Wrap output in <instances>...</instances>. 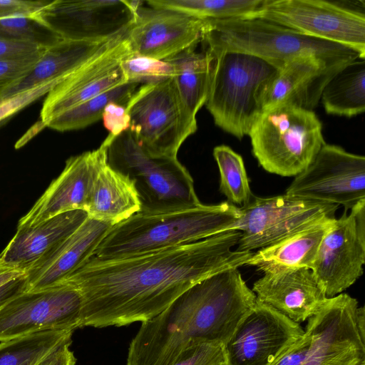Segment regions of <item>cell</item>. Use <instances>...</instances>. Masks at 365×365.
Wrapping results in <instances>:
<instances>
[{"label":"cell","mask_w":365,"mask_h":365,"mask_svg":"<svg viewBox=\"0 0 365 365\" xmlns=\"http://www.w3.org/2000/svg\"><path fill=\"white\" fill-rule=\"evenodd\" d=\"M241 234L230 230L131 257L89 259L61 284L75 287L81 295V327L142 323L199 281L245 265L254 252L233 250Z\"/></svg>","instance_id":"cell-1"},{"label":"cell","mask_w":365,"mask_h":365,"mask_svg":"<svg viewBox=\"0 0 365 365\" xmlns=\"http://www.w3.org/2000/svg\"><path fill=\"white\" fill-rule=\"evenodd\" d=\"M256 303L238 268L215 273L141 323L130 343L127 365H173L194 342L225 344Z\"/></svg>","instance_id":"cell-2"},{"label":"cell","mask_w":365,"mask_h":365,"mask_svg":"<svg viewBox=\"0 0 365 365\" xmlns=\"http://www.w3.org/2000/svg\"><path fill=\"white\" fill-rule=\"evenodd\" d=\"M240 214L227 201L165 213L138 212L113 225L90 259H116L196 242L232 230Z\"/></svg>","instance_id":"cell-3"},{"label":"cell","mask_w":365,"mask_h":365,"mask_svg":"<svg viewBox=\"0 0 365 365\" xmlns=\"http://www.w3.org/2000/svg\"><path fill=\"white\" fill-rule=\"evenodd\" d=\"M205 21L202 41L206 48L252 55L277 69L300 56H314L331 63L361 58L356 51L344 45L307 36L260 19Z\"/></svg>","instance_id":"cell-4"},{"label":"cell","mask_w":365,"mask_h":365,"mask_svg":"<svg viewBox=\"0 0 365 365\" xmlns=\"http://www.w3.org/2000/svg\"><path fill=\"white\" fill-rule=\"evenodd\" d=\"M108 136L107 163L133 182L140 202L139 212L165 213L202 204L192 178L177 157L152 155L130 129Z\"/></svg>","instance_id":"cell-5"},{"label":"cell","mask_w":365,"mask_h":365,"mask_svg":"<svg viewBox=\"0 0 365 365\" xmlns=\"http://www.w3.org/2000/svg\"><path fill=\"white\" fill-rule=\"evenodd\" d=\"M205 106L217 126L242 139L263 111L262 96L277 68L252 55L212 51Z\"/></svg>","instance_id":"cell-6"},{"label":"cell","mask_w":365,"mask_h":365,"mask_svg":"<svg viewBox=\"0 0 365 365\" xmlns=\"http://www.w3.org/2000/svg\"><path fill=\"white\" fill-rule=\"evenodd\" d=\"M248 135L259 165L283 177L302 173L326 143L315 113L287 104L263 110Z\"/></svg>","instance_id":"cell-7"},{"label":"cell","mask_w":365,"mask_h":365,"mask_svg":"<svg viewBox=\"0 0 365 365\" xmlns=\"http://www.w3.org/2000/svg\"><path fill=\"white\" fill-rule=\"evenodd\" d=\"M364 1L265 0L257 19L339 43L365 59Z\"/></svg>","instance_id":"cell-8"},{"label":"cell","mask_w":365,"mask_h":365,"mask_svg":"<svg viewBox=\"0 0 365 365\" xmlns=\"http://www.w3.org/2000/svg\"><path fill=\"white\" fill-rule=\"evenodd\" d=\"M125 108L130 130L154 156L177 157L182 144L197 129V119L183 106L173 78L140 85Z\"/></svg>","instance_id":"cell-9"},{"label":"cell","mask_w":365,"mask_h":365,"mask_svg":"<svg viewBox=\"0 0 365 365\" xmlns=\"http://www.w3.org/2000/svg\"><path fill=\"white\" fill-rule=\"evenodd\" d=\"M339 205L282 195L253 196L240 208L232 230L241 232L237 251L252 252L274 245L307 228L336 219Z\"/></svg>","instance_id":"cell-10"},{"label":"cell","mask_w":365,"mask_h":365,"mask_svg":"<svg viewBox=\"0 0 365 365\" xmlns=\"http://www.w3.org/2000/svg\"><path fill=\"white\" fill-rule=\"evenodd\" d=\"M143 1L53 0L32 15L62 39L99 42L125 34Z\"/></svg>","instance_id":"cell-11"},{"label":"cell","mask_w":365,"mask_h":365,"mask_svg":"<svg viewBox=\"0 0 365 365\" xmlns=\"http://www.w3.org/2000/svg\"><path fill=\"white\" fill-rule=\"evenodd\" d=\"M285 194L351 210L365 200V158L325 143Z\"/></svg>","instance_id":"cell-12"},{"label":"cell","mask_w":365,"mask_h":365,"mask_svg":"<svg viewBox=\"0 0 365 365\" xmlns=\"http://www.w3.org/2000/svg\"><path fill=\"white\" fill-rule=\"evenodd\" d=\"M365 263V200L335 219L323 237L311 267L327 298L351 287Z\"/></svg>","instance_id":"cell-13"},{"label":"cell","mask_w":365,"mask_h":365,"mask_svg":"<svg viewBox=\"0 0 365 365\" xmlns=\"http://www.w3.org/2000/svg\"><path fill=\"white\" fill-rule=\"evenodd\" d=\"M81 309L80 292L66 284L24 292L0 308V341L43 330L74 331Z\"/></svg>","instance_id":"cell-14"},{"label":"cell","mask_w":365,"mask_h":365,"mask_svg":"<svg viewBox=\"0 0 365 365\" xmlns=\"http://www.w3.org/2000/svg\"><path fill=\"white\" fill-rule=\"evenodd\" d=\"M358 302L347 294L329 298L309 319L310 343L300 365H359L365 361V339L356 323Z\"/></svg>","instance_id":"cell-15"},{"label":"cell","mask_w":365,"mask_h":365,"mask_svg":"<svg viewBox=\"0 0 365 365\" xmlns=\"http://www.w3.org/2000/svg\"><path fill=\"white\" fill-rule=\"evenodd\" d=\"M304 334L275 309L257 300L225 344L228 365H272Z\"/></svg>","instance_id":"cell-16"},{"label":"cell","mask_w":365,"mask_h":365,"mask_svg":"<svg viewBox=\"0 0 365 365\" xmlns=\"http://www.w3.org/2000/svg\"><path fill=\"white\" fill-rule=\"evenodd\" d=\"M125 33L113 39L46 94L40 113L44 126L64 111L127 83L121 62L132 51Z\"/></svg>","instance_id":"cell-17"},{"label":"cell","mask_w":365,"mask_h":365,"mask_svg":"<svg viewBox=\"0 0 365 365\" xmlns=\"http://www.w3.org/2000/svg\"><path fill=\"white\" fill-rule=\"evenodd\" d=\"M143 4L125 33L133 53L166 61L196 49L202 41L205 20L175 10L144 6Z\"/></svg>","instance_id":"cell-18"},{"label":"cell","mask_w":365,"mask_h":365,"mask_svg":"<svg viewBox=\"0 0 365 365\" xmlns=\"http://www.w3.org/2000/svg\"><path fill=\"white\" fill-rule=\"evenodd\" d=\"M108 143L107 136L97 149L69 158L61 174L20 218L17 229L36 225L63 212L85 210L95 180L107 163Z\"/></svg>","instance_id":"cell-19"},{"label":"cell","mask_w":365,"mask_h":365,"mask_svg":"<svg viewBox=\"0 0 365 365\" xmlns=\"http://www.w3.org/2000/svg\"><path fill=\"white\" fill-rule=\"evenodd\" d=\"M263 274L252 289L257 300L294 322L315 315L329 299L309 268H281Z\"/></svg>","instance_id":"cell-20"},{"label":"cell","mask_w":365,"mask_h":365,"mask_svg":"<svg viewBox=\"0 0 365 365\" xmlns=\"http://www.w3.org/2000/svg\"><path fill=\"white\" fill-rule=\"evenodd\" d=\"M349 63H331L314 56L289 61L268 83L262 99L263 110L287 104L312 110L329 81Z\"/></svg>","instance_id":"cell-21"},{"label":"cell","mask_w":365,"mask_h":365,"mask_svg":"<svg viewBox=\"0 0 365 365\" xmlns=\"http://www.w3.org/2000/svg\"><path fill=\"white\" fill-rule=\"evenodd\" d=\"M113 226L88 217L67 239L24 272L25 292L45 289L60 284L93 256Z\"/></svg>","instance_id":"cell-22"},{"label":"cell","mask_w":365,"mask_h":365,"mask_svg":"<svg viewBox=\"0 0 365 365\" xmlns=\"http://www.w3.org/2000/svg\"><path fill=\"white\" fill-rule=\"evenodd\" d=\"M88 217L83 210L55 215L36 225L16 229L0 253V263L24 273L36 261L72 235Z\"/></svg>","instance_id":"cell-23"},{"label":"cell","mask_w":365,"mask_h":365,"mask_svg":"<svg viewBox=\"0 0 365 365\" xmlns=\"http://www.w3.org/2000/svg\"><path fill=\"white\" fill-rule=\"evenodd\" d=\"M89 217L115 225L140 211L133 182L106 163L99 171L85 209Z\"/></svg>","instance_id":"cell-24"},{"label":"cell","mask_w":365,"mask_h":365,"mask_svg":"<svg viewBox=\"0 0 365 365\" xmlns=\"http://www.w3.org/2000/svg\"><path fill=\"white\" fill-rule=\"evenodd\" d=\"M112 40L91 42L61 39L46 48L31 72L7 91L0 100L46 81L67 77L101 51Z\"/></svg>","instance_id":"cell-25"},{"label":"cell","mask_w":365,"mask_h":365,"mask_svg":"<svg viewBox=\"0 0 365 365\" xmlns=\"http://www.w3.org/2000/svg\"><path fill=\"white\" fill-rule=\"evenodd\" d=\"M335 220L307 228L254 252L245 265L262 273L275 269H311L322 240Z\"/></svg>","instance_id":"cell-26"},{"label":"cell","mask_w":365,"mask_h":365,"mask_svg":"<svg viewBox=\"0 0 365 365\" xmlns=\"http://www.w3.org/2000/svg\"><path fill=\"white\" fill-rule=\"evenodd\" d=\"M166 61L173 67V81L183 106L191 117L196 118L208 96L212 54L207 49L200 53L190 49Z\"/></svg>","instance_id":"cell-27"},{"label":"cell","mask_w":365,"mask_h":365,"mask_svg":"<svg viewBox=\"0 0 365 365\" xmlns=\"http://www.w3.org/2000/svg\"><path fill=\"white\" fill-rule=\"evenodd\" d=\"M328 114L352 117L365 110V59L344 66L327 83L321 96Z\"/></svg>","instance_id":"cell-28"},{"label":"cell","mask_w":365,"mask_h":365,"mask_svg":"<svg viewBox=\"0 0 365 365\" xmlns=\"http://www.w3.org/2000/svg\"><path fill=\"white\" fill-rule=\"evenodd\" d=\"M265 0H148L152 7L175 10L202 20L257 19Z\"/></svg>","instance_id":"cell-29"},{"label":"cell","mask_w":365,"mask_h":365,"mask_svg":"<svg viewBox=\"0 0 365 365\" xmlns=\"http://www.w3.org/2000/svg\"><path fill=\"white\" fill-rule=\"evenodd\" d=\"M73 330H43L0 341V365H36L60 345L72 341Z\"/></svg>","instance_id":"cell-30"},{"label":"cell","mask_w":365,"mask_h":365,"mask_svg":"<svg viewBox=\"0 0 365 365\" xmlns=\"http://www.w3.org/2000/svg\"><path fill=\"white\" fill-rule=\"evenodd\" d=\"M140 86L135 83H123L64 111L46 126L58 131L85 128L102 118L103 110L108 103L113 102L126 106Z\"/></svg>","instance_id":"cell-31"},{"label":"cell","mask_w":365,"mask_h":365,"mask_svg":"<svg viewBox=\"0 0 365 365\" xmlns=\"http://www.w3.org/2000/svg\"><path fill=\"white\" fill-rule=\"evenodd\" d=\"M213 156L220 171V192L237 207L247 206L254 195L242 156L225 145L216 146Z\"/></svg>","instance_id":"cell-32"},{"label":"cell","mask_w":365,"mask_h":365,"mask_svg":"<svg viewBox=\"0 0 365 365\" xmlns=\"http://www.w3.org/2000/svg\"><path fill=\"white\" fill-rule=\"evenodd\" d=\"M0 38L48 48L61 38L32 16L0 19Z\"/></svg>","instance_id":"cell-33"},{"label":"cell","mask_w":365,"mask_h":365,"mask_svg":"<svg viewBox=\"0 0 365 365\" xmlns=\"http://www.w3.org/2000/svg\"><path fill=\"white\" fill-rule=\"evenodd\" d=\"M121 68L127 83L139 85L159 83L174 76L173 67L169 62L133 53L123 60Z\"/></svg>","instance_id":"cell-34"},{"label":"cell","mask_w":365,"mask_h":365,"mask_svg":"<svg viewBox=\"0 0 365 365\" xmlns=\"http://www.w3.org/2000/svg\"><path fill=\"white\" fill-rule=\"evenodd\" d=\"M173 365H228L225 344L194 342L180 353Z\"/></svg>","instance_id":"cell-35"},{"label":"cell","mask_w":365,"mask_h":365,"mask_svg":"<svg viewBox=\"0 0 365 365\" xmlns=\"http://www.w3.org/2000/svg\"><path fill=\"white\" fill-rule=\"evenodd\" d=\"M45 50L26 58L0 60V99L31 72Z\"/></svg>","instance_id":"cell-36"},{"label":"cell","mask_w":365,"mask_h":365,"mask_svg":"<svg viewBox=\"0 0 365 365\" xmlns=\"http://www.w3.org/2000/svg\"><path fill=\"white\" fill-rule=\"evenodd\" d=\"M65 78H56L0 100V121L47 94Z\"/></svg>","instance_id":"cell-37"},{"label":"cell","mask_w":365,"mask_h":365,"mask_svg":"<svg viewBox=\"0 0 365 365\" xmlns=\"http://www.w3.org/2000/svg\"><path fill=\"white\" fill-rule=\"evenodd\" d=\"M102 119L109 134L116 136L130 128V118L125 106L116 103H108L103 110Z\"/></svg>","instance_id":"cell-38"},{"label":"cell","mask_w":365,"mask_h":365,"mask_svg":"<svg viewBox=\"0 0 365 365\" xmlns=\"http://www.w3.org/2000/svg\"><path fill=\"white\" fill-rule=\"evenodd\" d=\"M51 1L0 0V19L15 16H32Z\"/></svg>","instance_id":"cell-39"},{"label":"cell","mask_w":365,"mask_h":365,"mask_svg":"<svg viewBox=\"0 0 365 365\" xmlns=\"http://www.w3.org/2000/svg\"><path fill=\"white\" fill-rule=\"evenodd\" d=\"M46 48L0 38V60L26 58L37 54Z\"/></svg>","instance_id":"cell-40"},{"label":"cell","mask_w":365,"mask_h":365,"mask_svg":"<svg viewBox=\"0 0 365 365\" xmlns=\"http://www.w3.org/2000/svg\"><path fill=\"white\" fill-rule=\"evenodd\" d=\"M310 343V336L304 330V335L294 342L272 365H300Z\"/></svg>","instance_id":"cell-41"},{"label":"cell","mask_w":365,"mask_h":365,"mask_svg":"<svg viewBox=\"0 0 365 365\" xmlns=\"http://www.w3.org/2000/svg\"><path fill=\"white\" fill-rule=\"evenodd\" d=\"M71 343L68 341L56 347L36 365H75L76 358L70 349Z\"/></svg>","instance_id":"cell-42"},{"label":"cell","mask_w":365,"mask_h":365,"mask_svg":"<svg viewBox=\"0 0 365 365\" xmlns=\"http://www.w3.org/2000/svg\"><path fill=\"white\" fill-rule=\"evenodd\" d=\"M25 291L26 277L24 273L0 287V308Z\"/></svg>","instance_id":"cell-43"},{"label":"cell","mask_w":365,"mask_h":365,"mask_svg":"<svg viewBox=\"0 0 365 365\" xmlns=\"http://www.w3.org/2000/svg\"><path fill=\"white\" fill-rule=\"evenodd\" d=\"M24 272L4 267L0 263V287Z\"/></svg>","instance_id":"cell-44"},{"label":"cell","mask_w":365,"mask_h":365,"mask_svg":"<svg viewBox=\"0 0 365 365\" xmlns=\"http://www.w3.org/2000/svg\"><path fill=\"white\" fill-rule=\"evenodd\" d=\"M356 323L362 338L365 339V310L364 307L357 308Z\"/></svg>","instance_id":"cell-45"},{"label":"cell","mask_w":365,"mask_h":365,"mask_svg":"<svg viewBox=\"0 0 365 365\" xmlns=\"http://www.w3.org/2000/svg\"><path fill=\"white\" fill-rule=\"evenodd\" d=\"M359 365H365V361H364V362L361 363V364H359Z\"/></svg>","instance_id":"cell-46"}]
</instances>
